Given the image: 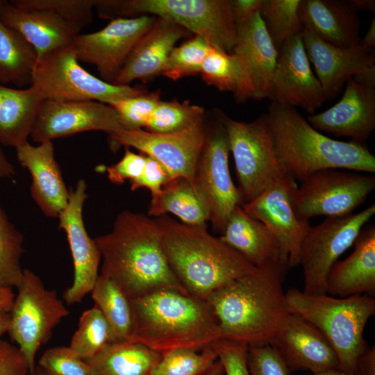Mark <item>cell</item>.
Masks as SVG:
<instances>
[{
  "mask_svg": "<svg viewBox=\"0 0 375 375\" xmlns=\"http://www.w3.org/2000/svg\"><path fill=\"white\" fill-rule=\"evenodd\" d=\"M94 241L103 260L101 273L130 299L161 290L189 294L168 263L157 218L124 210L117 216L111 231Z\"/></svg>",
  "mask_w": 375,
  "mask_h": 375,
  "instance_id": "cell-1",
  "label": "cell"
},
{
  "mask_svg": "<svg viewBox=\"0 0 375 375\" xmlns=\"http://www.w3.org/2000/svg\"><path fill=\"white\" fill-rule=\"evenodd\" d=\"M288 268L285 261L256 267L206 299L222 339L248 346L271 344L290 314L283 288Z\"/></svg>",
  "mask_w": 375,
  "mask_h": 375,
  "instance_id": "cell-2",
  "label": "cell"
},
{
  "mask_svg": "<svg viewBox=\"0 0 375 375\" xmlns=\"http://www.w3.org/2000/svg\"><path fill=\"white\" fill-rule=\"evenodd\" d=\"M156 218L168 263L190 295L206 301L213 292L256 269L211 235L206 224L189 225L167 215Z\"/></svg>",
  "mask_w": 375,
  "mask_h": 375,
  "instance_id": "cell-3",
  "label": "cell"
},
{
  "mask_svg": "<svg viewBox=\"0 0 375 375\" xmlns=\"http://www.w3.org/2000/svg\"><path fill=\"white\" fill-rule=\"evenodd\" d=\"M265 114L276 156L294 179L325 169L375 172V156L364 143L323 135L290 106L272 101Z\"/></svg>",
  "mask_w": 375,
  "mask_h": 375,
  "instance_id": "cell-4",
  "label": "cell"
},
{
  "mask_svg": "<svg viewBox=\"0 0 375 375\" xmlns=\"http://www.w3.org/2000/svg\"><path fill=\"white\" fill-rule=\"evenodd\" d=\"M130 300V342L161 354L174 349H203L221 338L206 301L172 290H157Z\"/></svg>",
  "mask_w": 375,
  "mask_h": 375,
  "instance_id": "cell-5",
  "label": "cell"
},
{
  "mask_svg": "<svg viewBox=\"0 0 375 375\" xmlns=\"http://www.w3.org/2000/svg\"><path fill=\"white\" fill-rule=\"evenodd\" d=\"M290 312L318 329L336 354L339 369L358 373V362L369 347L364 339L365 326L375 314V299L366 294L335 297L308 294L296 288L285 292Z\"/></svg>",
  "mask_w": 375,
  "mask_h": 375,
  "instance_id": "cell-6",
  "label": "cell"
},
{
  "mask_svg": "<svg viewBox=\"0 0 375 375\" xmlns=\"http://www.w3.org/2000/svg\"><path fill=\"white\" fill-rule=\"evenodd\" d=\"M94 8L110 20L149 15L167 19L226 53L235 42L229 0H95Z\"/></svg>",
  "mask_w": 375,
  "mask_h": 375,
  "instance_id": "cell-7",
  "label": "cell"
},
{
  "mask_svg": "<svg viewBox=\"0 0 375 375\" xmlns=\"http://www.w3.org/2000/svg\"><path fill=\"white\" fill-rule=\"evenodd\" d=\"M215 116L227 135L242 204L288 176L276 156L266 114L250 122L236 121L219 110Z\"/></svg>",
  "mask_w": 375,
  "mask_h": 375,
  "instance_id": "cell-8",
  "label": "cell"
},
{
  "mask_svg": "<svg viewBox=\"0 0 375 375\" xmlns=\"http://www.w3.org/2000/svg\"><path fill=\"white\" fill-rule=\"evenodd\" d=\"M31 85L44 100L96 101L108 105L147 92L130 85H114L90 74L80 65L72 44L38 58Z\"/></svg>",
  "mask_w": 375,
  "mask_h": 375,
  "instance_id": "cell-9",
  "label": "cell"
},
{
  "mask_svg": "<svg viewBox=\"0 0 375 375\" xmlns=\"http://www.w3.org/2000/svg\"><path fill=\"white\" fill-rule=\"evenodd\" d=\"M17 289L7 333L26 358L31 375L36 367L38 350L51 339L55 328L69 311L56 291L47 289L30 269L24 270L22 283Z\"/></svg>",
  "mask_w": 375,
  "mask_h": 375,
  "instance_id": "cell-10",
  "label": "cell"
},
{
  "mask_svg": "<svg viewBox=\"0 0 375 375\" xmlns=\"http://www.w3.org/2000/svg\"><path fill=\"white\" fill-rule=\"evenodd\" d=\"M374 214L373 203L358 213L326 217L319 224L309 226L299 252V265L303 269L304 293L326 294V278L330 269L353 244L361 229Z\"/></svg>",
  "mask_w": 375,
  "mask_h": 375,
  "instance_id": "cell-11",
  "label": "cell"
},
{
  "mask_svg": "<svg viewBox=\"0 0 375 375\" xmlns=\"http://www.w3.org/2000/svg\"><path fill=\"white\" fill-rule=\"evenodd\" d=\"M375 188V176L338 169L317 171L291 192L294 211L299 219L317 216L339 217L353 213Z\"/></svg>",
  "mask_w": 375,
  "mask_h": 375,
  "instance_id": "cell-12",
  "label": "cell"
},
{
  "mask_svg": "<svg viewBox=\"0 0 375 375\" xmlns=\"http://www.w3.org/2000/svg\"><path fill=\"white\" fill-rule=\"evenodd\" d=\"M229 144L224 128L216 119L208 128L194 175V185L209 213L212 229L222 233L233 210L242 204L230 174Z\"/></svg>",
  "mask_w": 375,
  "mask_h": 375,
  "instance_id": "cell-13",
  "label": "cell"
},
{
  "mask_svg": "<svg viewBox=\"0 0 375 375\" xmlns=\"http://www.w3.org/2000/svg\"><path fill=\"white\" fill-rule=\"evenodd\" d=\"M156 17L117 18L96 32L79 34L72 45L79 62L94 65L103 81L113 84L130 54Z\"/></svg>",
  "mask_w": 375,
  "mask_h": 375,
  "instance_id": "cell-14",
  "label": "cell"
},
{
  "mask_svg": "<svg viewBox=\"0 0 375 375\" xmlns=\"http://www.w3.org/2000/svg\"><path fill=\"white\" fill-rule=\"evenodd\" d=\"M207 131L202 124L172 133H157L144 129L121 130L108 136L111 148H135L160 162L172 178H184L195 187V171Z\"/></svg>",
  "mask_w": 375,
  "mask_h": 375,
  "instance_id": "cell-15",
  "label": "cell"
},
{
  "mask_svg": "<svg viewBox=\"0 0 375 375\" xmlns=\"http://www.w3.org/2000/svg\"><path fill=\"white\" fill-rule=\"evenodd\" d=\"M124 130L111 106L96 101L46 99L35 118L30 137L41 143L78 133L101 131L108 135Z\"/></svg>",
  "mask_w": 375,
  "mask_h": 375,
  "instance_id": "cell-16",
  "label": "cell"
},
{
  "mask_svg": "<svg viewBox=\"0 0 375 375\" xmlns=\"http://www.w3.org/2000/svg\"><path fill=\"white\" fill-rule=\"evenodd\" d=\"M87 188L86 181L79 179L75 188L69 190L67 204L58 217L59 228L66 233L74 265L72 284L62 294L68 305L82 301L90 293L99 276L101 253L94 239L88 235L83 218Z\"/></svg>",
  "mask_w": 375,
  "mask_h": 375,
  "instance_id": "cell-17",
  "label": "cell"
},
{
  "mask_svg": "<svg viewBox=\"0 0 375 375\" xmlns=\"http://www.w3.org/2000/svg\"><path fill=\"white\" fill-rule=\"evenodd\" d=\"M278 51L268 99L313 114L326 98L311 69L301 33L286 40Z\"/></svg>",
  "mask_w": 375,
  "mask_h": 375,
  "instance_id": "cell-18",
  "label": "cell"
},
{
  "mask_svg": "<svg viewBox=\"0 0 375 375\" xmlns=\"http://www.w3.org/2000/svg\"><path fill=\"white\" fill-rule=\"evenodd\" d=\"M296 185L294 179L288 175L242 205L249 215L264 224L274 235L289 267L299 265L301 244L310 226L308 221L299 219L294 211L291 192Z\"/></svg>",
  "mask_w": 375,
  "mask_h": 375,
  "instance_id": "cell-19",
  "label": "cell"
},
{
  "mask_svg": "<svg viewBox=\"0 0 375 375\" xmlns=\"http://www.w3.org/2000/svg\"><path fill=\"white\" fill-rule=\"evenodd\" d=\"M0 22L22 35L38 58L71 45L81 31L52 12L26 6L19 0L0 1Z\"/></svg>",
  "mask_w": 375,
  "mask_h": 375,
  "instance_id": "cell-20",
  "label": "cell"
},
{
  "mask_svg": "<svg viewBox=\"0 0 375 375\" xmlns=\"http://www.w3.org/2000/svg\"><path fill=\"white\" fill-rule=\"evenodd\" d=\"M301 37L326 100L335 97L349 78L375 65L373 48L361 44L337 47L321 40L304 26Z\"/></svg>",
  "mask_w": 375,
  "mask_h": 375,
  "instance_id": "cell-21",
  "label": "cell"
},
{
  "mask_svg": "<svg viewBox=\"0 0 375 375\" xmlns=\"http://www.w3.org/2000/svg\"><path fill=\"white\" fill-rule=\"evenodd\" d=\"M290 372L313 374L339 369L335 351L324 335L302 317L290 312L271 344Z\"/></svg>",
  "mask_w": 375,
  "mask_h": 375,
  "instance_id": "cell-22",
  "label": "cell"
},
{
  "mask_svg": "<svg viewBox=\"0 0 375 375\" xmlns=\"http://www.w3.org/2000/svg\"><path fill=\"white\" fill-rule=\"evenodd\" d=\"M306 120L317 131L364 143L375 128V89L361 85L351 78L335 105L308 115Z\"/></svg>",
  "mask_w": 375,
  "mask_h": 375,
  "instance_id": "cell-23",
  "label": "cell"
},
{
  "mask_svg": "<svg viewBox=\"0 0 375 375\" xmlns=\"http://www.w3.org/2000/svg\"><path fill=\"white\" fill-rule=\"evenodd\" d=\"M15 149L19 162L31 176L33 199L44 215L58 217L67 204L69 191L56 160L52 141L37 146L27 142Z\"/></svg>",
  "mask_w": 375,
  "mask_h": 375,
  "instance_id": "cell-24",
  "label": "cell"
},
{
  "mask_svg": "<svg viewBox=\"0 0 375 375\" xmlns=\"http://www.w3.org/2000/svg\"><path fill=\"white\" fill-rule=\"evenodd\" d=\"M188 33L170 21L156 17L130 54L113 84L128 85L135 80L146 82L162 74L176 42Z\"/></svg>",
  "mask_w": 375,
  "mask_h": 375,
  "instance_id": "cell-25",
  "label": "cell"
},
{
  "mask_svg": "<svg viewBox=\"0 0 375 375\" xmlns=\"http://www.w3.org/2000/svg\"><path fill=\"white\" fill-rule=\"evenodd\" d=\"M353 252L337 261L326 278V294L340 298L375 294V226L365 225L354 243Z\"/></svg>",
  "mask_w": 375,
  "mask_h": 375,
  "instance_id": "cell-26",
  "label": "cell"
},
{
  "mask_svg": "<svg viewBox=\"0 0 375 375\" xmlns=\"http://www.w3.org/2000/svg\"><path fill=\"white\" fill-rule=\"evenodd\" d=\"M303 26L321 40L340 47L359 45L360 22L347 0H301Z\"/></svg>",
  "mask_w": 375,
  "mask_h": 375,
  "instance_id": "cell-27",
  "label": "cell"
},
{
  "mask_svg": "<svg viewBox=\"0 0 375 375\" xmlns=\"http://www.w3.org/2000/svg\"><path fill=\"white\" fill-rule=\"evenodd\" d=\"M219 238L255 267L273 261L288 262L274 235L264 224L249 215L242 205L231 213Z\"/></svg>",
  "mask_w": 375,
  "mask_h": 375,
  "instance_id": "cell-28",
  "label": "cell"
},
{
  "mask_svg": "<svg viewBox=\"0 0 375 375\" xmlns=\"http://www.w3.org/2000/svg\"><path fill=\"white\" fill-rule=\"evenodd\" d=\"M232 52L247 58L255 99H268L278 51L259 12L236 24V38Z\"/></svg>",
  "mask_w": 375,
  "mask_h": 375,
  "instance_id": "cell-29",
  "label": "cell"
},
{
  "mask_svg": "<svg viewBox=\"0 0 375 375\" xmlns=\"http://www.w3.org/2000/svg\"><path fill=\"white\" fill-rule=\"evenodd\" d=\"M44 101L32 85L17 89L0 83V144L16 149L27 142Z\"/></svg>",
  "mask_w": 375,
  "mask_h": 375,
  "instance_id": "cell-30",
  "label": "cell"
},
{
  "mask_svg": "<svg viewBox=\"0 0 375 375\" xmlns=\"http://www.w3.org/2000/svg\"><path fill=\"white\" fill-rule=\"evenodd\" d=\"M200 74L208 85L231 92L238 103L255 99L248 62L243 55L212 47Z\"/></svg>",
  "mask_w": 375,
  "mask_h": 375,
  "instance_id": "cell-31",
  "label": "cell"
},
{
  "mask_svg": "<svg viewBox=\"0 0 375 375\" xmlns=\"http://www.w3.org/2000/svg\"><path fill=\"white\" fill-rule=\"evenodd\" d=\"M148 213L156 217L172 213L189 225H203L209 221L208 210L202 198L195 187L182 177L172 178L158 194L151 197Z\"/></svg>",
  "mask_w": 375,
  "mask_h": 375,
  "instance_id": "cell-32",
  "label": "cell"
},
{
  "mask_svg": "<svg viewBox=\"0 0 375 375\" xmlns=\"http://www.w3.org/2000/svg\"><path fill=\"white\" fill-rule=\"evenodd\" d=\"M160 356L139 343L111 342L85 361L97 375H151Z\"/></svg>",
  "mask_w": 375,
  "mask_h": 375,
  "instance_id": "cell-33",
  "label": "cell"
},
{
  "mask_svg": "<svg viewBox=\"0 0 375 375\" xmlns=\"http://www.w3.org/2000/svg\"><path fill=\"white\" fill-rule=\"evenodd\" d=\"M38 60L28 41L0 22V83L31 86Z\"/></svg>",
  "mask_w": 375,
  "mask_h": 375,
  "instance_id": "cell-34",
  "label": "cell"
},
{
  "mask_svg": "<svg viewBox=\"0 0 375 375\" xmlns=\"http://www.w3.org/2000/svg\"><path fill=\"white\" fill-rule=\"evenodd\" d=\"M90 294L111 328L114 342H130L133 331L130 299L111 278L101 273Z\"/></svg>",
  "mask_w": 375,
  "mask_h": 375,
  "instance_id": "cell-35",
  "label": "cell"
},
{
  "mask_svg": "<svg viewBox=\"0 0 375 375\" xmlns=\"http://www.w3.org/2000/svg\"><path fill=\"white\" fill-rule=\"evenodd\" d=\"M114 342L111 328L97 306L85 310L68 346L78 358L87 360L109 343Z\"/></svg>",
  "mask_w": 375,
  "mask_h": 375,
  "instance_id": "cell-36",
  "label": "cell"
},
{
  "mask_svg": "<svg viewBox=\"0 0 375 375\" xmlns=\"http://www.w3.org/2000/svg\"><path fill=\"white\" fill-rule=\"evenodd\" d=\"M301 1L264 0L259 13L277 51L303 29L299 12Z\"/></svg>",
  "mask_w": 375,
  "mask_h": 375,
  "instance_id": "cell-37",
  "label": "cell"
},
{
  "mask_svg": "<svg viewBox=\"0 0 375 375\" xmlns=\"http://www.w3.org/2000/svg\"><path fill=\"white\" fill-rule=\"evenodd\" d=\"M24 236L10 222L0 208V287L17 288L24 269L21 258L24 253Z\"/></svg>",
  "mask_w": 375,
  "mask_h": 375,
  "instance_id": "cell-38",
  "label": "cell"
},
{
  "mask_svg": "<svg viewBox=\"0 0 375 375\" xmlns=\"http://www.w3.org/2000/svg\"><path fill=\"white\" fill-rule=\"evenodd\" d=\"M203 108L188 101H160L144 130L157 133L182 131L203 124Z\"/></svg>",
  "mask_w": 375,
  "mask_h": 375,
  "instance_id": "cell-39",
  "label": "cell"
},
{
  "mask_svg": "<svg viewBox=\"0 0 375 375\" xmlns=\"http://www.w3.org/2000/svg\"><path fill=\"white\" fill-rule=\"evenodd\" d=\"M217 360L211 345L200 353L192 349H174L161 353L151 375H201Z\"/></svg>",
  "mask_w": 375,
  "mask_h": 375,
  "instance_id": "cell-40",
  "label": "cell"
},
{
  "mask_svg": "<svg viewBox=\"0 0 375 375\" xmlns=\"http://www.w3.org/2000/svg\"><path fill=\"white\" fill-rule=\"evenodd\" d=\"M211 48L206 40L194 35L173 49L162 75L176 81L200 74L204 59Z\"/></svg>",
  "mask_w": 375,
  "mask_h": 375,
  "instance_id": "cell-41",
  "label": "cell"
},
{
  "mask_svg": "<svg viewBox=\"0 0 375 375\" xmlns=\"http://www.w3.org/2000/svg\"><path fill=\"white\" fill-rule=\"evenodd\" d=\"M160 101L159 91H147L118 100L110 106L118 113L124 130H137L145 128Z\"/></svg>",
  "mask_w": 375,
  "mask_h": 375,
  "instance_id": "cell-42",
  "label": "cell"
},
{
  "mask_svg": "<svg viewBox=\"0 0 375 375\" xmlns=\"http://www.w3.org/2000/svg\"><path fill=\"white\" fill-rule=\"evenodd\" d=\"M38 366L47 375H97L84 360L74 356L68 347H55L44 351Z\"/></svg>",
  "mask_w": 375,
  "mask_h": 375,
  "instance_id": "cell-43",
  "label": "cell"
},
{
  "mask_svg": "<svg viewBox=\"0 0 375 375\" xmlns=\"http://www.w3.org/2000/svg\"><path fill=\"white\" fill-rule=\"evenodd\" d=\"M31 7L52 12L81 30L92 20L94 0H19Z\"/></svg>",
  "mask_w": 375,
  "mask_h": 375,
  "instance_id": "cell-44",
  "label": "cell"
},
{
  "mask_svg": "<svg viewBox=\"0 0 375 375\" xmlns=\"http://www.w3.org/2000/svg\"><path fill=\"white\" fill-rule=\"evenodd\" d=\"M210 345L222 364L224 375H250L247 344L220 338Z\"/></svg>",
  "mask_w": 375,
  "mask_h": 375,
  "instance_id": "cell-45",
  "label": "cell"
},
{
  "mask_svg": "<svg viewBox=\"0 0 375 375\" xmlns=\"http://www.w3.org/2000/svg\"><path fill=\"white\" fill-rule=\"evenodd\" d=\"M250 375H289L285 362L270 344L249 346Z\"/></svg>",
  "mask_w": 375,
  "mask_h": 375,
  "instance_id": "cell-46",
  "label": "cell"
},
{
  "mask_svg": "<svg viewBox=\"0 0 375 375\" xmlns=\"http://www.w3.org/2000/svg\"><path fill=\"white\" fill-rule=\"evenodd\" d=\"M146 156L138 154L126 147L122 159L106 167L108 179L114 184H122L126 180L130 183L137 180L143 171Z\"/></svg>",
  "mask_w": 375,
  "mask_h": 375,
  "instance_id": "cell-47",
  "label": "cell"
},
{
  "mask_svg": "<svg viewBox=\"0 0 375 375\" xmlns=\"http://www.w3.org/2000/svg\"><path fill=\"white\" fill-rule=\"evenodd\" d=\"M172 178L167 169L156 159L146 156L145 165L140 176L131 183V190L144 188L151 192V197L158 194L164 185Z\"/></svg>",
  "mask_w": 375,
  "mask_h": 375,
  "instance_id": "cell-48",
  "label": "cell"
},
{
  "mask_svg": "<svg viewBox=\"0 0 375 375\" xmlns=\"http://www.w3.org/2000/svg\"><path fill=\"white\" fill-rule=\"evenodd\" d=\"M0 375H30L23 352L15 344L0 337Z\"/></svg>",
  "mask_w": 375,
  "mask_h": 375,
  "instance_id": "cell-49",
  "label": "cell"
},
{
  "mask_svg": "<svg viewBox=\"0 0 375 375\" xmlns=\"http://www.w3.org/2000/svg\"><path fill=\"white\" fill-rule=\"evenodd\" d=\"M264 0H229V6L234 22L242 23L260 10Z\"/></svg>",
  "mask_w": 375,
  "mask_h": 375,
  "instance_id": "cell-50",
  "label": "cell"
},
{
  "mask_svg": "<svg viewBox=\"0 0 375 375\" xmlns=\"http://www.w3.org/2000/svg\"><path fill=\"white\" fill-rule=\"evenodd\" d=\"M360 375H375V348H369L360 358L358 362Z\"/></svg>",
  "mask_w": 375,
  "mask_h": 375,
  "instance_id": "cell-51",
  "label": "cell"
},
{
  "mask_svg": "<svg viewBox=\"0 0 375 375\" xmlns=\"http://www.w3.org/2000/svg\"><path fill=\"white\" fill-rule=\"evenodd\" d=\"M357 83L369 88H375V65L358 73L351 78Z\"/></svg>",
  "mask_w": 375,
  "mask_h": 375,
  "instance_id": "cell-52",
  "label": "cell"
},
{
  "mask_svg": "<svg viewBox=\"0 0 375 375\" xmlns=\"http://www.w3.org/2000/svg\"><path fill=\"white\" fill-rule=\"evenodd\" d=\"M15 297L12 288L0 287V314L10 312Z\"/></svg>",
  "mask_w": 375,
  "mask_h": 375,
  "instance_id": "cell-53",
  "label": "cell"
},
{
  "mask_svg": "<svg viewBox=\"0 0 375 375\" xmlns=\"http://www.w3.org/2000/svg\"><path fill=\"white\" fill-rule=\"evenodd\" d=\"M15 172L12 164L0 147V178H10L15 176Z\"/></svg>",
  "mask_w": 375,
  "mask_h": 375,
  "instance_id": "cell-54",
  "label": "cell"
},
{
  "mask_svg": "<svg viewBox=\"0 0 375 375\" xmlns=\"http://www.w3.org/2000/svg\"><path fill=\"white\" fill-rule=\"evenodd\" d=\"M350 6L357 12L359 10L369 11L374 13V0H347Z\"/></svg>",
  "mask_w": 375,
  "mask_h": 375,
  "instance_id": "cell-55",
  "label": "cell"
},
{
  "mask_svg": "<svg viewBox=\"0 0 375 375\" xmlns=\"http://www.w3.org/2000/svg\"><path fill=\"white\" fill-rule=\"evenodd\" d=\"M360 44L367 47L373 48L375 47V18L373 17L369 27L367 29L365 36L361 38Z\"/></svg>",
  "mask_w": 375,
  "mask_h": 375,
  "instance_id": "cell-56",
  "label": "cell"
},
{
  "mask_svg": "<svg viewBox=\"0 0 375 375\" xmlns=\"http://www.w3.org/2000/svg\"><path fill=\"white\" fill-rule=\"evenodd\" d=\"M10 324V314H0V337L8 332Z\"/></svg>",
  "mask_w": 375,
  "mask_h": 375,
  "instance_id": "cell-57",
  "label": "cell"
},
{
  "mask_svg": "<svg viewBox=\"0 0 375 375\" xmlns=\"http://www.w3.org/2000/svg\"><path fill=\"white\" fill-rule=\"evenodd\" d=\"M201 375H224V370L220 362L217 360Z\"/></svg>",
  "mask_w": 375,
  "mask_h": 375,
  "instance_id": "cell-58",
  "label": "cell"
},
{
  "mask_svg": "<svg viewBox=\"0 0 375 375\" xmlns=\"http://www.w3.org/2000/svg\"><path fill=\"white\" fill-rule=\"evenodd\" d=\"M314 375H360L358 372L355 374L346 373L339 369H328L314 374Z\"/></svg>",
  "mask_w": 375,
  "mask_h": 375,
  "instance_id": "cell-59",
  "label": "cell"
},
{
  "mask_svg": "<svg viewBox=\"0 0 375 375\" xmlns=\"http://www.w3.org/2000/svg\"><path fill=\"white\" fill-rule=\"evenodd\" d=\"M31 375H47L39 366H36Z\"/></svg>",
  "mask_w": 375,
  "mask_h": 375,
  "instance_id": "cell-60",
  "label": "cell"
},
{
  "mask_svg": "<svg viewBox=\"0 0 375 375\" xmlns=\"http://www.w3.org/2000/svg\"></svg>",
  "mask_w": 375,
  "mask_h": 375,
  "instance_id": "cell-61",
  "label": "cell"
}]
</instances>
